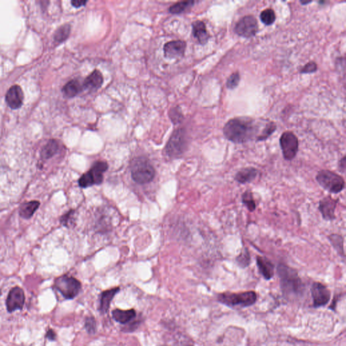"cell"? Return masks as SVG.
I'll return each mask as SVG.
<instances>
[{
	"label": "cell",
	"instance_id": "1",
	"mask_svg": "<svg viewBox=\"0 0 346 346\" xmlns=\"http://www.w3.org/2000/svg\"><path fill=\"white\" fill-rule=\"evenodd\" d=\"M277 272L279 278L281 292L284 298L293 300L300 298L305 291V285L295 269L284 263L277 266Z\"/></svg>",
	"mask_w": 346,
	"mask_h": 346
},
{
	"label": "cell",
	"instance_id": "2",
	"mask_svg": "<svg viewBox=\"0 0 346 346\" xmlns=\"http://www.w3.org/2000/svg\"><path fill=\"white\" fill-rule=\"evenodd\" d=\"M256 133L254 120L245 117L232 118L225 124L223 128L225 137L235 143L248 142L252 139Z\"/></svg>",
	"mask_w": 346,
	"mask_h": 346
},
{
	"label": "cell",
	"instance_id": "3",
	"mask_svg": "<svg viewBox=\"0 0 346 346\" xmlns=\"http://www.w3.org/2000/svg\"><path fill=\"white\" fill-rule=\"evenodd\" d=\"M258 295L254 291L241 293L225 292L218 295L217 300L222 305L232 309H241L256 304Z\"/></svg>",
	"mask_w": 346,
	"mask_h": 346
},
{
	"label": "cell",
	"instance_id": "4",
	"mask_svg": "<svg viewBox=\"0 0 346 346\" xmlns=\"http://www.w3.org/2000/svg\"><path fill=\"white\" fill-rule=\"evenodd\" d=\"M155 169L153 164L145 157H137L131 164V174L135 182L146 184L151 182L155 176Z\"/></svg>",
	"mask_w": 346,
	"mask_h": 346
},
{
	"label": "cell",
	"instance_id": "5",
	"mask_svg": "<svg viewBox=\"0 0 346 346\" xmlns=\"http://www.w3.org/2000/svg\"><path fill=\"white\" fill-rule=\"evenodd\" d=\"M316 180L321 188L330 193H340L345 189V180L332 171H320L316 174Z\"/></svg>",
	"mask_w": 346,
	"mask_h": 346
},
{
	"label": "cell",
	"instance_id": "6",
	"mask_svg": "<svg viewBox=\"0 0 346 346\" xmlns=\"http://www.w3.org/2000/svg\"><path fill=\"white\" fill-rule=\"evenodd\" d=\"M108 169L107 162L103 161L95 162L90 170L84 173L78 179V185L81 188H87L93 185L101 184L104 179V174Z\"/></svg>",
	"mask_w": 346,
	"mask_h": 346
},
{
	"label": "cell",
	"instance_id": "7",
	"mask_svg": "<svg viewBox=\"0 0 346 346\" xmlns=\"http://www.w3.org/2000/svg\"><path fill=\"white\" fill-rule=\"evenodd\" d=\"M54 287L66 300H73L77 296L81 289L79 281L73 277L63 275L57 278Z\"/></svg>",
	"mask_w": 346,
	"mask_h": 346
},
{
	"label": "cell",
	"instance_id": "8",
	"mask_svg": "<svg viewBox=\"0 0 346 346\" xmlns=\"http://www.w3.org/2000/svg\"><path fill=\"white\" fill-rule=\"evenodd\" d=\"M187 148L184 129H179L173 133L166 146V153L171 158H177L185 153Z\"/></svg>",
	"mask_w": 346,
	"mask_h": 346
},
{
	"label": "cell",
	"instance_id": "9",
	"mask_svg": "<svg viewBox=\"0 0 346 346\" xmlns=\"http://www.w3.org/2000/svg\"><path fill=\"white\" fill-rule=\"evenodd\" d=\"M280 146L285 160L291 161L298 154L299 142L293 133L286 132L280 137Z\"/></svg>",
	"mask_w": 346,
	"mask_h": 346
},
{
	"label": "cell",
	"instance_id": "10",
	"mask_svg": "<svg viewBox=\"0 0 346 346\" xmlns=\"http://www.w3.org/2000/svg\"><path fill=\"white\" fill-rule=\"evenodd\" d=\"M258 31V21L251 15L243 17L236 24L235 33L243 38H250L254 37Z\"/></svg>",
	"mask_w": 346,
	"mask_h": 346
},
{
	"label": "cell",
	"instance_id": "11",
	"mask_svg": "<svg viewBox=\"0 0 346 346\" xmlns=\"http://www.w3.org/2000/svg\"><path fill=\"white\" fill-rule=\"evenodd\" d=\"M310 291L315 308L328 305L331 299V291L327 287L320 282H314L311 286Z\"/></svg>",
	"mask_w": 346,
	"mask_h": 346
},
{
	"label": "cell",
	"instance_id": "12",
	"mask_svg": "<svg viewBox=\"0 0 346 346\" xmlns=\"http://www.w3.org/2000/svg\"><path fill=\"white\" fill-rule=\"evenodd\" d=\"M25 302V295L23 289L19 287H15L10 290L7 297L6 305L8 312L22 310Z\"/></svg>",
	"mask_w": 346,
	"mask_h": 346
},
{
	"label": "cell",
	"instance_id": "13",
	"mask_svg": "<svg viewBox=\"0 0 346 346\" xmlns=\"http://www.w3.org/2000/svg\"><path fill=\"white\" fill-rule=\"evenodd\" d=\"M338 202L339 199L333 198L330 195L320 200L319 210L325 221H333L335 220V209Z\"/></svg>",
	"mask_w": 346,
	"mask_h": 346
},
{
	"label": "cell",
	"instance_id": "14",
	"mask_svg": "<svg viewBox=\"0 0 346 346\" xmlns=\"http://www.w3.org/2000/svg\"><path fill=\"white\" fill-rule=\"evenodd\" d=\"M186 49V43L183 40H174L168 42L164 46V53L169 58L183 57Z\"/></svg>",
	"mask_w": 346,
	"mask_h": 346
},
{
	"label": "cell",
	"instance_id": "15",
	"mask_svg": "<svg viewBox=\"0 0 346 346\" xmlns=\"http://www.w3.org/2000/svg\"><path fill=\"white\" fill-rule=\"evenodd\" d=\"M256 265L258 271L265 280L269 281L272 279L275 275V267L268 258L265 256H257Z\"/></svg>",
	"mask_w": 346,
	"mask_h": 346
},
{
	"label": "cell",
	"instance_id": "16",
	"mask_svg": "<svg viewBox=\"0 0 346 346\" xmlns=\"http://www.w3.org/2000/svg\"><path fill=\"white\" fill-rule=\"evenodd\" d=\"M24 94L19 85H14L7 92L6 101L7 104L12 109H18L22 105Z\"/></svg>",
	"mask_w": 346,
	"mask_h": 346
},
{
	"label": "cell",
	"instance_id": "17",
	"mask_svg": "<svg viewBox=\"0 0 346 346\" xmlns=\"http://www.w3.org/2000/svg\"><path fill=\"white\" fill-rule=\"evenodd\" d=\"M258 174L259 172L256 168L252 167L243 168L236 173L234 179L239 184H246L254 181Z\"/></svg>",
	"mask_w": 346,
	"mask_h": 346
},
{
	"label": "cell",
	"instance_id": "18",
	"mask_svg": "<svg viewBox=\"0 0 346 346\" xmlns=\"http://www.w3.org/2000/svg\"><path fill=\"white\" fill-rule=\"evenodd\" d=\"M120 288H115L113 289L103 291L99 295V310L102 314L107 313L110 308L111 302L113 301L115 295L120 291Z\"/></svg>",
	"mask_w": 346,
	"mask_h": 346
},
{
	"label": "cell",
	"instance_id": "19",
	"mask_svg": "<svg viewBox=\"0 0 346 346\" xmlns=\"http://www.w3.org/2000/svg\"><path fill=\"white\" fill-rule=\"evenodd\" d=\"M104 78L100 71L94 70L84 81L83 87L90 91L98 90L102 86Z\"/></svg>",
	"mask_w": 346,
	"mask_h": 346
},
{
	"label": "cell",
	"instance_id": "20",
	"mask_svg": "<svg viewBox=\"0 0 346 346\" xmlns=\"http://www.w3.org/2000/svg\"><path fill=\"white\" fill-rule=\"evenodd\" d=\"M113 319L117 323L122 325H127L131 321H134L137 316L136 311L134 309L123 310L120 309H115L112 312Z\"/></svg>",
	"mask_w": 346,
	"mask_h": 346
},
{
	"label": "cell",
	"instance_id": "21",
	"mask_svg": "<svg viewBox=\"0 0 346 346\" xmlns=\"http://www.w3.org/2000/svg\"><path fill=\"white\" fill-rule=\"evenodd\" d=\"M193 35L201 44L207 43L210 38V35L206 30V24L201 20H197L192 24Z\"/></svg>",
	"mask_w": 346,
	"mask_h": 346
},
{
	"label": "cell",
	"instance_id": "22",
	"mask_svg": "<svg viewBox=\"0 0 346 346\" xmlns=\"http://www.w3.org/2000/svg\"><path fill=\"white\" fill-rule=\"evenodd\" d=\"M39 206L40 203L38 201H31V202L24 203L20 206V209H19V214L21 217L29 219V218L32 217L37 210L39 209Z\"/></svg>",
	"mask_w": 346,
	"mask_h": 346
},
{
	"label": "cell",
	"instance_id": "23",
	"mask_svg": "<svg viewBox=\"0 0 346 346\" xmlns=\"http://www.w3.org/2000/svg\"><path fill=\"white\" fill-rule=\"evenodd\" d=\"M83 89V85H81L77 80H72L64 85L62 92L66 97H73L78 95Z\"/></svg>",
	"mask_w": 346,
	"mask_h": 346
},
{
	"label": "cell",
	"instance_id": "24",
	"mask_svg": "<svg viewBox=\"0 0 346 346\" xmlns=\"http://www.w3.org/2000/svg\"><path fill=\"white\" fill-rule=\"evenodd\" d=\"M328 239H329L330 243H331L339 256L343 258L344 260H345L346 255L345 251H344V237L342 235H338V234H331V235L328 236Z\"/></svg>",
	"mask_w": 346,
	"mask_h": 346
},
{
	"label": "cell",
	"instance_id": "25",
	"mask_svg": "<svg viewBox=\"0 0 346 346\" xmlns=\"http://www.w3.org/2000/svg\"><path fill=\"white\" fill-rule=\"evenodd\" d=\"M59 145L57 141L54 140V139L49 141L41 150V158L44 159V160L51 158L57 153Z\"/></svg>",
	"mask_w": 346,
	"mask_h": 346
},
{
	"label": "cell",
	"instance_id": "26",
	"mask_svg": "<svg viewBox=\"0 0 346 346\" xmlns=\"http://www.w3.org/2000/svg\"><path fill=\"white\" fill-rule=\"evenodd\" d=\"M242 202L250 212H254L256 210V204L255 202L253 193L250 190H248L242 194Z\"/></svg>",
	"mask_w": 346,
	"mask_h": 346
},
{
	"label": "cell",
	"instance_id": "27",
	"mask_svg": "<svg viewBox=\"0 0 346 346\" xmlns=\"http://www.w3.org/2000/svg\"><path fill=\"white\" fill-rule=\"evenodd\" d=\"M236 263L237 265L242 269L247 268L248 266L250 265L251 256L250 254V251H248L247 248L243 249L242 252L236 257Z\"/></svg>",
	"mask_w": 346,
	"mask_h": 346
},
{
	"label": "cell",
	"instance_id": "28",
	"mask_svg": "<svg viewBox=\"0 0 346 346\" xmlns=\"http://www.w3.org/2000/svg\"><path fill=\"white\" fill-rule=\"evenodd\" d=\"M70 33H71V26L69 24H64L61 26L56 31L54 35V39L58 42H62L65 41L69 38Z\"/></svg>",
	"mask_w": 346,
	"mask_h": 346
},
{
	"label": "cell",
	"instance_id": "29",
	"mask_svg": "<svg viewBox=\"0 0 346 346\" xmlns=\"http://www.w3.org/2000/svg\"><path fill=\"white\" fill-rule=\"evenodd\" d=\"M195 3L194 1H183L174 3L169 8V11L172 14H180L188 9V8L193 6Z\"/></svg>",
	"mask_w": 346,
	"mask_h": 346
},
{
	"label": "cell",
	"instance_id": "30",
	"mask_svg": "<svg viewBox=\"0 0 346 346\" xmlns=\"http://www.w3.org/2000/svg\"><path fill=\"white\" fill-rule=\"evenodd\" d=\"M260 19L266 25H270L275 21V12L272 9H266L260 14Z\"/></svg>",
	"mask_w": 346,
	"mask_h": 346
},
{
	"label": "cell",
	"instance_id": "31",
	"mask_svg": "<svg viewBox=\"0 0 346 346\" xmlns=\"http://www.w3.org/2000/svg\"><path fill=\"white\" fill-rule=\"evenodd\" d=\"M276 128V125L274 122H270L269 123L267 124L265 128L263 129L262 134L257 137V141H265L266 139H268L269 136L271 135L275 132Z\"/></svg>",
	"mask_w": 346,
	"mask_h": 346
},
{
	"label": "cell",
	"instance_id": "32",
	"mask_svg": "<svg viewBox=\"0 0 346 346\" xmlns=\"http://www.w3.org/2000/svg\"><path fill=\"white\" fill-rule=\"evenodd\" d=\"M85 328L87 333L94 335L97 331V323L93 316H87L85 320Z\"/></svg>",
	"mask_w": 346,
	"mask_h": 346
},
{
	"label": "cell",
	"instance_id": "33",
	"mask_svg": "<svg viewBox=\"0 0 346 346\" xmlns=\"http://www.w3.org/2000/svg\"><path fill=\"white\" fill-rule=\"evenodd\" d=\"M75 211L71 210L69 212L66 213L65 214L63 215L62 217L60 218V223L63 226H65L66 227H70L74 224L75 221Z\"/></svg>",
	"mask_w": 346,
	"mask_h": 346
},
{
	"label": "cell",
	"instance_id": "34",
	"mask_svg": "<svg viewBox=\"0 0 346 346\" xmlns=\"http://www.w3.org/2000/svg\"><path fill=\"white\" fill-rule=\"evenodd\" d=\"M239 81H240V75H239L238 72H235V73L231 75L228 79H227V88L230 89V90L235 89L238 85Z\"/></svg>",
	"mask_w": 346,
	"mask_h": 346
},
{
	"label": "cell",
	"instance_id": "35",
	"mask_svg": "<svg viewBox=\"0 0 346 346\" xmlns=\"http://www.w3.org/2000/svg\"><path fill=\"white\" fill-rule=\"evenodd\" d=\"M171 120L174 123H179L182 120L183 116L181 111L178 108H174L170 112Z\"/></svg>",
	"mask_w": 346,
	"mask_h": 346
},
{
	"label": "cell",
	"instance_id": "36",
	"mask_svg": "<svg viewBox=\"0 0 346 346\" xmlns=\"http://www.w3.org/2000/svg\"><path fill=\"white\" fill-rule=\"evenodd\" d=\"M317 70V65L315 62H310L306 64L305 67L302 68L301 70L302 73H312L316 71Z\"/></svg>",
	"mask_w": 346,
	"mask_h": 346
},
{
	"label": "cell",
	"instance_id": "37",
	"mask_svg": "<svg viewBox=\"0 0 346 346\" xmlns=\"http://www.w3.org/2000/svg\"><path fill=\"white\" fill-rule=\"evenodd\" d=\"M346 155H344L343 158L341 159L338 163V169L341 173H346Z\"/></svg>",
	"mask_w": 346,
	"mask_h": 346
},
{
	"label": "cell",
	"instance_id": "38",
	"mask_svg": "<svg viewBox=\"0 0 346 346\" xmlns=\"http://www.w3.org/2000/svg\"><path fill=\"white\" fill-rule=\"evenodd\" d=\"M45 337L50 341H55L57 340V333L53 329H49Z\"/></svg>",
	"mask_w": 346,
	"mask_h": 346
},
{
	"label": "cell",
	"instance_id": "39",
	"mask_svg": "<svg viewBox=\"0 0 346 346\" xmlns=\"http://www.w3.org/2000/svg\"><path fill=\"white\" fill-rule=\"evenodd\" d=\"M87 3V1H82V0H75L72 1L71 3L75 8H80V7L85 6Z\"/></svg>",
	"mask_w": 346,
	"mask_h": 346
},
{
	"label": "cell",
	"instance_id": "40",
	"mask_svg": "<svg viewBox=\"0 0 346 346\" xmlns=\"http://www.w3.org/2000/svg\"></svg>",
	"mask_w": 346,
	"mask_h": 346
}]
</instances>
